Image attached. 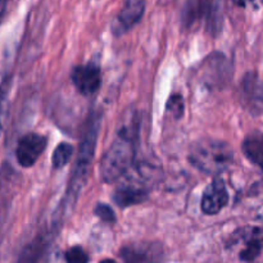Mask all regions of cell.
Listing matches in <instances>:
<instances>
[{
  "label": "cell",
  "instance_id": "obj_18",
  "mask_svg": "<svg viewBox=\"0 0 263 263\" xmlns=\"http://www.w3.org/2000/svg\"><path fill=\"white\" fill-rule=\"evenodd\" d=\"M125 3H136V4H145V0H125Z\"/></svg>",
  "mask_w": 263,
  "mask_h": 263
},
{
  "label": "cell",
  "instance_id": "obj_14",
  "mask_svg": "<svg viewBox=\"0 0 263 263\" xmlns=\"http://www.w3.org/2000/svg\"><path fill=\"white\" fill-rule=\"evenodd\" d=\"M167 108H168V110L175 117L180 118L182 116V113H184V102H182V98L180 95H174L168 100Z\"/></svg>",
  "mask_w": 263,
  "mask_h": 263
},
{
  "label": "cell",
  "instance_id": "obj_8",
  "mask_svg": "<svg viewBox=\"0 0 263 263\" xmlns=\"http://www.w3.org/2000/svg\"><path fill=\"white\" fill-rule=\"evenodd\" d=\"M240 99L248 112L253 115L263 112V85L254 73H248L241 81Z\"/></svg>",
  "mask_w": 263,
  "mask_h": 263
},
{
  "label": "cell",
  "instance_id": "obj_9",
  "mask_svg": "<svg viewBox=\"0 0 263 263\" xmlns=\"http://www.w3.org/2000/svg\"><path fill=\"white\" fill-rule=\"evenodd\" d=\"M72 84L82 95H91L97 91L102 84L100 69L95 64L74 67L71 73Z\"/></svg>",
  "mask_w": 263,
  "mask_h": 263
},
{
  "label": "cell",
  "instance_id": "obj_1",
  "mask_svg": "<svg viewBox=\"0 0 263 263\" xmlns=\"http://www.w3.org/2000/svg\"><path fill=\"white\" fill-rule=\"evenodd\" d=\"M139 126L140 121L136 113H128V118L123 120L117 136L100 161L99 170L103 181L108 184L118 181L133 168L135 162Z\"/></svg>",
  "mask_w": 263,
  "mask_h": 263
},
{
  "label": "cell",
  "instance_id": "obj_7",
  "mask_svg": "<svg viewBox=\"0 0 263 263\" xmlns=\"http://www.w3.org/2000/svg\"><path fill=\"white\" fill-rule=\"evenodd\" d=\"M125 263H162L163 251L154 243L130 244L120 252Z\"/></svg>",
  "mask_w": 263,
  "mask_h": 263
},
{
  "label": "cell",
  "instance_id": "obj_2",
  "mask_svg": "<svg viewBox=\"0 0 263 263\" xmlns=\"http://www.w3.org/2000/svg\"><path fill=\"white\" fill-rule=\"evenodd\" d=\"M98 133H99V117L94 116L90 120L89 127H87L84 140L80 145L79 156H77L76 163H74L73 171H72L71 179H69L68 189H67L66 198H64V204L67 208H71L76 203L80 193L86 185L90 167H91V162L95 154Z\"/></svg>",
  "mask_w": 263,
  "mask_h": 263
},
{
  "label": "cell",
  "instance_id": "obj_12",
  "mask_svg": "<svg viewBox=\"0 0 263 263\" xmlns=\"http://www.w3.org/2000/svg\"><path fill=\"white\" fill-rule=\"evenodd\" d=\"M72 154H73V148L69 145L68 143H61L54 151L53 157H51V162H53L54 168H62L66 166L71 159Z\"/></svg>",
  "mask_w": 263,
  "mask_h": 263
},
{
  "label": "cell",
  "instance_id": "obj_5",
  "mask_svg": "<svg viewBox=\"0 0 263 263\" xmlns=\"http://www.w3.org/2000/svg\"><path fill=\"white\" fill-rule=\"evenodd\" d=\"M215 12L212 0H181L180 3V18L185 28L197 27L204 18L210 20Z\"/></svg>",
  "mask_w": 263,
  "mask_h": 263
},
{
  "label": "cell",
  "instance_id": "obj_6",
  "mask_svg": "<svg viewBox=\"0 0 263 263\" xmlns=\"http://www.w3.org/2000/svg\"><path fill=\"white\" fill-rule=\"evenodd\" d=\"M46 148V139L39 134H27L18 141L15 158L22 167L33 166Z\"/></svg>",
  "mask_w": 263,
  "mask_h": 263
},
{
  "label": "cell",
  "instance_id": "obj_19",
  "mask_svg": "<svg viewBox=\"0 0 263 263\" xmlns=\"http://www.w3.org/2000/svg\"><path fill=\"white\" fill-rule=\"evenodd\" d=\"M100 263H117V262L113 261V259H104V261H102Z\"/></svg>",
  "mask_w": 263,
  "mask_h": 263
},
{
  "label": "cell",
  "instance_id": "obj_10",
  "mask_svg": "<svg viewBox=\"0 0 263 263\" xmlns=\"http://www.w3.org/2000/svg\"><path fill=\"white\" fill-rule=\"evenodd\" d=\"M229 203V193L221 179H216L203 193L202 211L205 215H217Z\"/></svg>",
  "mask_w": 263,
  "mask_h": 263
},
{
  "label": "cell",
  "instance_id": "obj_17",
  "mask_svg": "<svg viewBox=\"0 0 263 263\" xmlns=\"http://www.w3.org/2000/svg\"><path fill=\"white\" fill-rule=\"evenodd\" d=\"M8 4H9V0H0V25H2L3 20L5 17V13H7Z\"/></svg>",
  "mask_w": 263,
  "mask_h": 263
},
{
  "label": "cell",
  "instance_id": "obj_11",
  "mask_svg": "<svg viewBox=\"0 0 263 263\" xmlns=\"http://www.w3.org/2000/svg\"><path fill=\"white\" fill-rule=\"evenodd\" d=\"M243 152L252 163L263 170V134L253 133L243 141Z\"/></svg>",
  "mask_w": 263,
  "mask_h": 263
},
{
  "label": "cell",
  "instance_id": "obj_4",
  "mask_svg": "<svg viewBox=\"0 0 263 263\" xmlns=\"http://www.w3.org/2000/svg\"><path fill=\"white\" fill-rule=\"evenodd\" d=\"M229 247L236 249L241 261H253L263 251V229L256 228V226L239 229L231 236Z\"/></svg>",
  "mask_w": 263,
  "mask_h": 263
},
{
  "label": "cell",
  "instance_id": "obj_13",
  "mask_svg": "<svg viewBox=\"0 0 263 263\" xmlns=\"http://www.w3.org/2000/svg\"><path fill=\"white\" fill-rule=\"evenodd\" d=\"M66 262L67 263H87L89 257L86 252L81 247H73L66 252Z\"/></svg>",
  "mask_w": 263,
  "mask_h": 263
},
{
  "label": "cell",
  "instance_id": "obj_15",
  "mask_svg": "<svg viewBox=\"0 0 263 263\" xmlns=\"http://www.w3.org/2000/svg\"><path fill=\"white\" fill-rule=\"evenodd\" d=\"M95 215L102 218L103 221H105V222H113L116 218L115 213L110 210V207L105 204H98L97 208H95Z\"/></svg>",
  "mask_w": 263,
  "mask_h": 263
},
{
  "label": "cell",
  "instance_id": "obj_16",
  "mask_svg": "<svg viewBox=\"0 0 263 263\" xmlns=\"http://www.w3.org/2000/svg\"><path fill=\"white\" fill-rule=\"evenodd\" d=\"M236 7L240 8H258L262 0H233Z\"/></svg>",
  "mask_w": 263,
  "mask_h": 263
},
{
  "label": "cell",
  "instance_id": "obj_3",
  "mask_svg": "<svg viewBox=\"0 0 263 263\" xmlns=\"http://www.w3.org/2000/svg\"><path fill=\"white\" fill-rule=\"evenodd\" d=\"M233 149L225 141L203 140L193 146L189 161L199 171L208 175L223 172L233 163Z\"/></svg>",
  "mask_w": 263,
  "mask_h": 263
}]
</instances>
